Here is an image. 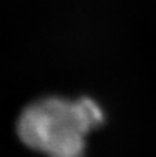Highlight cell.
<instances>
[{
	"instance_id": "obj_1",
	"label": "cell",
	"mask_w": 156,
	"mask_h": 157,
	"mask_svg": "<svg viewBox=\"0 0 156 157\" xmlns=\"http://www.w3.org/2000/svg\"><path fill=\"white\" fill-rule=\"evenodd\" d=\"M102 121L104 112L91 98L47 97L25 108L17 132L28 147L47 157H83L86 136Z\"/></svg>"
}]
</instances>
